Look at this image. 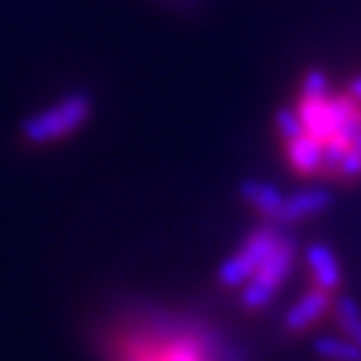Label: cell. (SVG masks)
<instances>
[{"label":"cell","instance_id":"1","mask_svg":"<svg viewBox=\"0 0 361 361\" xmlns=\"http://www.w3.org/2000/svg\"><path fill=\"white\" fill-rule=\"evenodd\" d=\"M91 116V99L89 94L75 91L67 94L51 107L40 110L32 118H27L22 123V137L30 145H51L65 140L70 134H75Z\"/></svg>","mask_w":361,"mask_h":361},{"label":"cell","instance_id":"2","mask_svg":"<svg viewBox=\"0 0 361 361\" xmlns=\"http://www.w3.org/2000/svg\"><path fill=\"white\" fill-rule=\"evenodd\" d=\"M279 238H281V231H279L273 222L268 228L255 231L244 244L233 252L231 257L219 265L217 284L225 286V289H244L246 281L262 268V262H265L268 255L276 249Z\"/></svg>","mask_w":361,"mask_h":361},{"label":"cell","instance_id":"3","mask_svg":"<svg viewBox=\"0 0 361 361\" xmlns=\"http://www.w3.org/2000/svg\"><path fill=\"white\" fill-rule=\"evenodd\" d=\"M292 259H295V241L281 233L279 244L268 255V259L262 262V268L241 289V305L246 310L268 308L273 302V297L279 295V289L284 286L289 271H292Z\"/></svg>","mask_w":361,"mask_h":361},{"label":"cell","instance_id":"4","mask_svg":"<svg viewBox=\"0 0 361 361\" xmlns=\"http://www.w3.org/2000/svg\"><path fill=\"white\" fill-rule=\"evenodd\" d=\"M329 310H335L332 295L319 289V286H313V289H308L305 295L297 300L292 308L286 310V316H284L286 332H295V335L308 332L310 326L316 322H322Z\"/></svg>","mask_w":361,"mask_h":361},{"label":"cell","instance_id":"5","mask_svg":"<svg viewBox=\"0 0 361 361\" xmlns=\"http://www.w3.org/2000/svg\"><path fill=\"white\" fill-rule=\"evenodd\" d=\"M241 195H244V201L255 209L257 214H262L265 219H271L273 225H281L286 195L281 193L276 185L262 182V180H246V182H241Z\"/></svg>","mask_w":361,"mask_h":361},{"label":"cell","instance_id":"6","mask_svg":"<svg viewBox=\"0 0 361 361\" xmlns=\"http://www.w3.org/2000/svg\"><path fill=\"white\" fill-rule=\"evenodd\" d=\"M305 262H308V271L313 276V286L335 295L340 284H343V271H340L335 252L324 244H313L305 252Z\"/></svg>","mask_w":361,"mask_h":361},{"label":"cell","instance_id":"7","mask_svg":"<svg viewBox=\"0 0 361 361\" xmlns=\"http://www.w3.org/2000/svg\"><path fill=\"white\" fill-rule=\"evenodd\" d=\"M332 207V193L324 188H305L300 193L286 195V207L281 214V225H292V222H302L316 214H322Z\"/></svg>","mask_w":361,"mask_h":361},{"label":"cell","instance_id":"8","mask_svg":"<svg viewBox=\"0 0 361 361\" xmlns=\"http://www.w3.org/2000/svg\"><path fill=\"white\" fill-rule=\"evenodd\" d=\"M284 153L289 166L295 169L297 174H302V177L324 174V147L305 131L295 140L284 142Z\"/></svg>","mask_w":361,"mask_h":361},{"label":"cell","instance_id":"9","mask_svg":"<svg viewBox=\"0 0 361 361\" xmlns=\"http://www.w3.org/2000/svg\"><path fill=\"white\" fill-rule=\"evenodd\" d=\"M313 350L324 361H361V345L348 337H319Z\"/></svg>","mask_w":361,"mask_h":361},{"label":"cell","instance_id":"10","mask_svg":"<svg viewBox=\"0 0 361 361\" xmlns=\"http://www.w3.org/2000/svg\"><path fill=\"white\" fill-rule=\"evenodd\" d=\"M335 319H337V324H340V329L345 332V337L361 345V308L356 305V300H350V297H337Z\"/></svg>","mask_w":361,"mask_h":361},{"label":"cell","instance_id":"11","mask_svg":"<svg viewBox=\"0 0 361 361\" xmlns=\"http://www.w3.org/2000/svg\"><path fill=\"white\" fill-rule=\"evenodd\" d=\"M147 361H204V348L195 340H169V345L150 353Z\"/></svg>","mask_w":361,"mask_h":361},{"label":"cell","instance_id":"12","mask_svg":"<svg viewBox=\"0 0 361 361\" xmlns=\"http://www.w3.org/2000/svg\"><path fill=\"white\" fill-rule=\"evenodd\" d=\"M276 131H279V137H281L284 142L300 137L305 129H302V121H300V116H297V110H292V107L279 110V113H276Z\"/></svg>","mask_w":361,"mask_h":361},{"label":"cell","instance_id":"13","mask_svg":"<svg viewBox=\"0 0 361 361\" xmlns=\"http://www.w3.org/2000/svg\"><path fill=\"white\" fill-rule=\"evenodd\" d=\"M329 94V80L322 70H308L305 78H302V89H300V97H326Z\"/></svg>","mask_w":361,"mask_h":361},{"label":"cell","instance_id":"14","mask_svg":"<svg viewBox=\"0 0 361 361\" xmlns=\"http://www.w3.org/2000/svg\"><path fill=\"white\" fill-rule=\"evenodd\" d=\"M348 94L356 99V102H361V75L359 78H353L350 80V86H348Z\"/></svg>","mask_w":361,"mask_h":361}]
</instances>
